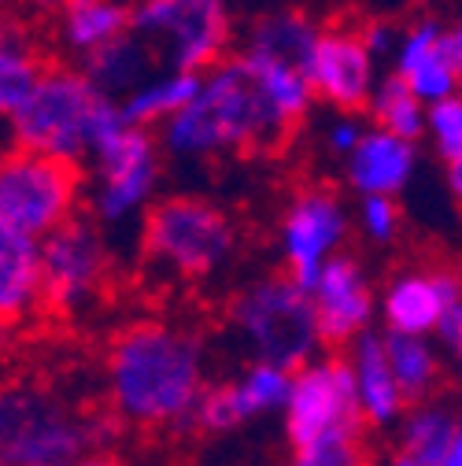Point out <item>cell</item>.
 <instances>
[{
  "label": "cell",
  "mask_w": 462,
  "mask_h": 466,
  "mask_svg": "<svg viewBox=\"0 0 462 466\" xmlns=\"http://www.w3.org/2000/svg\"><path fill=\"white\" fill-rule=\"evenodd\" d=\"M207 389L204 344L175 322H130L107 340L104 396L119 426L193 430Z\"/></svg>",
  "instance_id": "1"
},
{
  "label": "cell",
  "mask_w": 462,
  "mask_h": 466,
  "mask_svg": "<svg viewBox=\"0 0 462 466\" xmlns=\"http://www.w3.org/2000/svg\"><path fill=\"white\" fill-rule=\"evenodd\" d=\"M274 104L256 86L241 56H226L200 75L196 96L159 127L156 141L175 159H215L229 152H270L288 141Z\"/></svg>",
  "instance_id": "2"
},
{
  "label": "cell",
  "mask_w": 462,
  "mask_h": 466,
  "mask_svg": "<svg viewBox=\"0 0 462 466\" xmlns=\"http://www.w3.org/2000/svg\"><path fill=\"white\" fill-rule=\"evenodd\" d=\"M119 419L82 407L45 381H0V466H75L85 451L115 448Z\"/></svg>",
  "instance_id": "3"
},
{
  "label": "cell",
  "mask_w": 462,
  "mask_h": 466,
  "mask_svg": "<svg viewBox=\"0 0 462 466\" xmlns=\"http://www.w3.org/2000/svg\"><path fill=\"white\" fill-rule=\"evenodd\" d=\"M119 107L75 64H45L19 111L5 123L8 145L85 167L89 152L119 127Z\"/></svg>",
  "instance_id": "4"
},
{
  "label": "cell",
  "mask_w": 462,
  "mask_h": 466,
  "mask_svg": "<svg viewBox=\"0 0 462 466\" xmlns=\"http://www.w3.org/2000/svg\"><path fill=\"white\" fill-rule=\"evenodd\" d=\"M159 156L163 148L156 130L126 123H119L89 152L82 174V208H89L85 218L96 222L100 233L145 218L163 174Z\"/></svg>",
  "instance_id": "5"
},
{
  "label": "cell",
  "mask_w": 462,
  "mask_h": 466,
  "mask_svg": "<svg viewBox=\"0 0 462 466\" xmlns=\"http://www.w3.org/2000/svg\"><path fill=\"white\" fill-rule=\"evenodd\" d=\"M237 245V229L204 197H163L141 218L145 259L175 281L211 278Z\"/></svg>",
  "instance_id": "6"
},
{
  "label": "cell",
  "mask_w": 462,
  "mask_h": 466,
  "mask_svg": "<svg viewBox=\"0 0 462 466\" xmlns=\"http://www.w3.org/2000/svg\"><path fill=\"white\" fill-rule=\"evenodd\" d=\"M82 215V167L8 145L0 152V226L45 241Z\"/></svg>",
  "instance_id": "7"
},
{
  "label": "cell",
  "mask_w": 462,
  "mask_h": 466,
  "mask_svg": "<svg viewBox=\"0 0 462 466\" xmlns=\"http://www.w3.org/2000/svg\"><path fill=\"white\" fill-rule=\"evenodd\" d=\"M130 34L170 71L204 75L229 52V12L222 0H134Z\"/></svg>",
  "instance_id": "8"
},
{
  "label": "cell",
  "mask_w": 462,
  "mask_h": 466,
  "mask_svg": "<svg viewBox=\"0 0 462 466\" xmlns=\"http://www.w3.org/2000/svg\"><path fill=\"white\" fill-rule=\"evenodd\" d=\"M41 256V304L45 319H85L107 293L111 248L107 238L85 215L52 229L37 245Z\"/></svg>",
  "instance_id": "9"
},
{
  "label": "cell",
  "mask_w": 462,
  "mask_h": 466,
  "mask_svg": "<svg viewBox=\"0 0 462 466\" xmlns=\"http://www.w3.org/2000/svg\"><path fill=\"white\" fill-rule=\"evenodd\" d=\"M229 315L259 363H277L285 370L311 363V352L318 344L315 308L307 289H300L293 278H263L248 285L234 300Z\"/></svg>",
  "instance_id": "10"
},
{
  "label": "cell",
  "mask_w": 462,
  "mask_h": 466,
  "mask_svg": "<svg viewBox=\"0 0 462 466\" xmlns=\"http://www.w3.org/2000/svg\"><path fill=\"white\" fill-rule=\"evenodd\" d=\"M359 400L348 360L304 363L285 400V430L296 448L322 441H359Z\"/></svg>",
  "instance_id": "11"
},
{
  "label": "cell",
  "mask_w": 462,
  "mask_h": 466,
  "mask_svg": "<svg viewBox=\"0 0 462 466\" xmlns=\"http://www.w3.org/2000/svg\"><path fill=\"white\" fill-rule=\"evenodd\" d=\"M344 233H348V211L340 208L333 193H300L281 218V252L288 263V278L300 289H311L318 270L336 256Z\"/></svg>",
  "instance_id": "12"
},
{
  "label": "cell",
  "mask_w": 462,
  "mask_h": 466,
  "mask_svg": "<svg viewBox=\"0 0 462 466\" xmlns=\"http://www.w3.org/2000/svg\"><path fill=\"white\" fill-rule=\"evenodd\" d=\"M304 78L318 100L340 111L367 107L370 89L377 82L370 52L363 48L359 34H348V30H318L304 64Z\"/></svg>",
  "instance_id": "13"
},
{
  "label": "cell",
  "mask_w": 462,
  "mask_h": 466,
  "mask_svg": "<svg viewBox=\"0 0 462 466\" xmlns=\"http://www.w3.org/2000/svg\"><path fill=\"white\" fill-rule=\"evenodd\" d=\"M288 385H293V370L277 363H252L237 381L204 389L196 411H193V430L204 433H229L256 415H270L288 400Z\"/></svg>",
  "instance_id": "14"
},
{
  "label": "cell",
  "mask_w": 462,
  "mask_h": 466,
  "mask_svg": "<svg viewBox=\"0 0 462 466\" xmlns=\"http://www.w3.org/2000/svg\"><path fill=\"white\" fill-rule=\"evenodd\" d=\"M307 297L315 308L318 340L348 344L367 333V322L374 315V293H370V281L356 259L333 256L311 281Z\"/></svg>",
  "instance_id": "15"
},
{
  "label": "cell",
  "mask_w": 462,
  "mask_h": 466,
  "mask_svg": "<svg viewBox=\"0 0 462 466\" xmlns=\"http://www.w3.org/2000/svg\"><path fill=\"white\" fill-rule=\"evenodd\" d=\"M462 300V278L455 270H407L392 278L385 293V319L392 333L403 337H426L437 329L447 308Z\"/></svg>",
  "instance_id": "16"
},
{
  "label": "cell",
  "mask_w": 462,
  "mask_h": 466,
  "mask_svg": "<svg viewBox=\"0 0 462 466\" xmlns=\"http://www.w3.org/2000/svg\"><path fill=\"white\" fill-rule=\"evenodd\" d=\"M45 319L37 241L0 226V337H15Z\"/></svg>",
  "instance_id": "17"
},
{
  "label": "cell",
  "mask_w": 462,
  "mask_h": 466,
  "mask_svg": "<svg viewBox=\"0 0 462 466\" xmlns=\"http://www.w3.org/2000/svg\"><path fill=\"white\" fill-rule=\"evenodd\" d=\"M130 15H134V0H71L48 19L52 41L67 56V64H82L111 41L126 37Z\"/></svg>",
  "instance_id": "18"
},
{
  "label": "cell",
  "mask_w": 462,
  "mask_h": 466,
  "mask_svg": "<svg viewBox=\"0 0 462 466\" xmlns=\"http://www.w3.org/2000/svg\"><path fill=\"white\" fill-rule=\"evenodd\" d=\"M392 64H396L392 75L407 86L422 104H437L444 96H455V89H458V75L462 71L451 64L437 23H418L407 34H399Z\"/></svg>",
  "instance_id": "19"
},
{
  "label": "cell",
  "mask_w": 462,
  "mask_h": 466,
  "mask_svg": "<svg viewBox=\"0 0 462 466\" xmlns=\"http://www.w3.org/2000/svg\"><path fill=\"white\" fill-rule=\"evenodd\" d=\"M415 145L399 141L385 130H367L348 152V182L363 197H396L415 174Z\"/></svg>",
  "instance_id": "20"
},
{
  "label": "cell",
  "mask_w": 462,
  "mask_h": 466,
  "mask_svg": "<svg viewBox=\"0 0 462 466\" xmlns=\"http://www.w3.org/2000/svg\"><path fill=\"white\" fill-rule=\"evenodd\" d=\"M352 367V381H356V400H359V415L374 426H388L403 415V400L396 378H392V367H388V356H385V340L374 337V333H363L356 337V352L348 360Z\"/></svg>",
  "instance_id": "21"
},
{
  "label": "cell",
  "mask_w": 462,
  "mask_h": 466,
  "mask_svg": "<svg viewBox=\"0 0 462 466\" xmlns=\"http://www.w3.org/2000/svg\"><path fill=\"white\" fill-rule=\"evenodd\" d=\"M196 89H200V75L156 67L145 82H137L126 96L115 100V107H119V119L126 127L159 130L170 115H178L196 96Z\"/></svg>",
  "instance_id": "22"
},
{
  "label": "cell",
  "mask_w": 462,
  "mask_h": 466,
  "mask_svg": "<svg viewBox=\"0 0 462 466\" xmlns=\"http://www.w3.org/2000/svg\"><path fill=\"white\" fill-rule=\"evenodd\" d=\"M75 67H78L100 93H107L111 100H119V96H126L137 82H145L159 64L152 60V52L145 48L141 37L126 34V37H119V41H111L107 48L93 52L89 60H82V64H75Z\"/></svg>",
  "instance_id": "23"
},
{
  "label": "cell",
  "mask_w": 462,
  "mask_h": 466,
  "mask_svg": "<svg viewBox=\"0 0 462 466\" xmlns=\"http://www.w3.org/2000/svg\"><path fill=\"white\" fill-rule=\"evenodd\" d=\"M315 37H318V30H315V23L307 15H300V12H270V15H263V19H256L248 26V37H245L241 52H259V56H270V60L293 64V67L304 71Z\"/></svg>",
  "instance_id": "24"
},
{
  "label": "cell",
  "mask_w": 462,
  "mask_h": 466,
  "mask_svg": "<svg viewBox=\"0 0 462 466\" xmlns=\"http://www.w3.org/2000/svg\"><path fill=\"white\" fill-rule=\"evenodd\" d=\"M45 64H48L45 52L30 41V34L23 26L0 34V127L19 111V104L34 89L37 75L45 71Z\"/></svg>",
  "instance_id": "25"
},
{
  "label": "cell",
  "mask_w": 462,
  "mask_h": 466,
  "mask_svg": "<svg viewBox=\"0 0 462 466\" xmlns=\"http://www.w3.org/2000/svg\"><path fill=\"white\" fill-rule=\"evenodd\" d=\"M241 60L248 64L256 86L263 89V96L274 104V111L281 115L285 123L296 127L304 115L311 111L315 93H311V86H307V78H304L300 67L281 64V60H270V56H259V52H241Z\"/></svg>",
  "instance_id": "26"
},
{
  "label": "cell",
  "mask_w": 462,
  "mask_h": 466,
  "mask_svg": "<svg viewBox=\"0 0 462 466\" xmlns=\"http://www.w3.org/2000/svg\"><path fill=\"white\" fill-rule=\"evenodd\" d=\"M370 115H374V123L377 130L399 137V141H418L426 134V104L403 86L396 75H385L374 82L370 89V100H367Z\"/></svg>",
  "instance_id": "27"
},
{
  "label": "cell",
  "mask_w": 462,
  "mask_h": 466,
  "mask_svg": "<svg viewBox=\"0 0 462 466\" xmlns=\"http://www.w3.org/2000/svg\"><path fill=\"white\" fill-rule=\"evenodd\" d=\"M385 340V356L392 367V378L403 392V400H422L433 392V385L440 381V360L426 344V337H403V333H388Z\"/></svg>",
  "instance_id": "28"
},
{
  "label": "cell",
  "mask_w": 462,
  "mask_h": 466,
  "mask_svg": "<svg viewBox=\"0 0 462 466\" xmlns=\"http://www.w3.org/2000/svg\"><path fill=\"white\" fill-rule=\"evenodd\" d=\"M455 415L444 411V407H418V411L403 422V444L399 451L411 455L426 466H440L447 448H451V437H455Z\"/></svg>",
  "instance_id": "29"
},
{
  "label": "cell",
  "mask_w": 462,
  "mask_h": 466,
  "mask_svg": "<svg viewBox=\"0 0 462 466\" xmlns=\"http://www.w3.org/2000/svg\"><path fill=\"white\" fill-rule=\"evenodd\" d=\"M426 134L433 137L437 152L455 163L462 159V100L444 96L437 104H426Z\"/></svg>",
  "instance_id": "30"
},
{
  "label": "cell",
  "mask_w": 462,
  "mask_h": 466,
  "mask_svg": "<svg viewBox=\"0 0 462 466\" xmlns=\"http://www.w3.org/2000/svg\"><path fill=\"white\" fill-rule=\"evenodd\" d=\"M293 466H370V462L359 441H322V444L296 448Z\"/></svg>",
  "instance_id": "31"
},
{
  "label": "cell",
  "mask_w": 462,
  "mask_h": 466,
  "mask_svg": "<svg viewBox=\"0 0 462 466\" xmlns=\"http://www.w3.org/2000/svg\"><path fill=\"white\" fill-rule=\"evenodd\" d=\"M359 218H363V229L370 241H392L399 229V208L392 197H363Z\"/></svg>",
  "instance_id": "32"
},
{
  "label": "cell",
  "mask_w": 462,
  "mask_h": 466,
  "mask_svg": "<svg viewBox=\"0 0 462 466\" xmlns=\"http://www.w3.org/2000/svg\"><path fill=\"white\" fill-rule=\"evenodd\" d=\"M359 41H363V48L370 52V60L377 64V60H388V56L396 52L399 30H396L392 23H385V19H377V23H367V26L359 30Z\"/></svg>",
  "instance_id": "33"
},
{
  "label": "cell",
  "mask_w": 462,
  "mask_h": 466,
  "mask_svg": "<svg viewBox=\"0 0 462 466\" xmlns=\"http://www.w3.org/2000/svg\"><path fill=\"white\" fill-rule=\"evenodd\" d=\"M363 134H367V127L356 119L352 111H344L340 119L329 127V148H333L336 156H348V152L359 145V137H363Z\"/></svg>",
  "instance_id": "34"
},
{
  "label": "cell",
  "mask_w": 462,
  "mask_h": 466,
  "mask_svg": "<svg viewBox=\"0 0 462 466\" xmlns=\"http://www.w3.org/2000/svg\"><path fill=\"white\" fill-rule=\"evenodd\" d=\"M444 344H451V348H458L462 344V300L455 304V308H447L444 311V319L437 322V329H433Z\"/></svg>",
  "instance_id": "35"
},
{
  "label": "cell",
  "mask_w": 462,
  "mask_h": 466,
  "mask_svg": "<svg viewBox=\"0 0 462 466\" xmlns=\"http://www.w3.org/2000/svg\"><path fill=\"white\" fill-rule=\"evenodd\" d=\"M12 5H15V15L23 19H52L71 0H12Z\"/></svg>",
  "instance_id": "36"
},
{
  "label": "cell",
  "mask_w": 462,
  "mask_h": 466,
  "mask_svg": "<svg viewBox=\"0 0 462 466\" xmlns=\"http://www.w3.org/2000/svg\"><path fill=\"white\" fill-rule=\"evenodd\" d=\"M440 37H444V48H447V56H451V64L462 71V19H458L451 30H440Z\"/></svg>",
  "instance_id": "37"
},
{
  "label": "cell",
  "mask_w": 462,
  "mask_h": 466,
  "mask_svg": "<svg viewBox=\"0 0 462 466\" xmlns=\"http://www.w3.org/2000/svg\"><path fill=\"white\" fill-rule=\"evenodd\" d=\"M75 466H123V462L115 455V448H96V451H85Z\"/></svg>",
  "instance_id": "38"
},
{
  "label": "cell",
  "mask_w": 462,
  "mask_h": 466,
  "mask_svg": "<svg viewBox=\"0 0 462 466\" xmlns=\"http://www.w3.org/2000/svg\"><path fill=\"white\" fill-rule=\"evenodd\" d=\"M440 466H462V419L455 422V437H451V448H447Z\"/></svg>",
  "instance_id": "39"
},
{
  "label": "cell",
  "mask_w": 462,
  "mask_h": 466,
  "mask_svg": "<svg viewBox=\"0 0 462 466\" xmlns=\"http://www.w3.org/2000/svg\"><path fill=\"white\" fill-rule=\"evenodd\" d=\"M19 26V15H15V5L12 0H0V34H8Z\"/></svg>",
  "instance_id": "40"
},
{
  "label": "cell",
  "mask_w": 462,
  "mask_h": 466,
  "mask_svg": "<svg viewBox=\"0 0 462 466\" xmlns=\"http://www.w3.org/2000/svg\"><path fill=\"white\" fill-rule=\"evenodd\" d=\"M451 170H447V182H451V189H455V197L462 200V159H455V163H447Z\"/></svg>",
  "instance_id": "41"
},
{
  "label": "cell",
  "mask_w": 462,
  "mask_h": 466,
  "mask_svg": "<svg viewBox=\"0 0 462 466\" xmlns=\"http://www.w3.org/2000/svg\"><path fill=\"white\" fill-rule=\"evenodd\" d=\"M388 466H426V462H418V459H411V455H403V451H396V455L388 459Z\"/></svg>",
  "instance_id": "42"
},
{
  "label": "cell",
  "mask_w": 462,
  "mask_h": 466,
  "mask_svg": "<svg viewBox=\"0 0 462 466\" xmlns=\"http://www.w3.org/2000/svg\"><path fill=\"white\" fill-rule=\"evenodd\" d=\"M8 148V134H5V127H0V152Z\"/></svg>",
  "instance_id": "43"
},
{
  "label": "cell",
  "mask_w": 462,
  "mask_h": 466,
  "mask_svg": "<svg viewBox=\"0 0 462 466\" xmlns=\"http://www.w3.org/2000/svg\"><path fill=\"white\" fill-rule=\"evenodd\" d=\"M455 96H458V100H462V75H458V89H455Z\"/></svg>",
  "instance_id": "44"
},
{
  "label": "cell",
  "mask_w": 462,
  "mask_h": 466,
  "mask_svg": "<svg viewBox=\"0 0 462 466\" xmlns=\"http://www.w3.org/2000/svg\"><path fill=\"white\" fill-rule=\"evenodd\" d=\"M458 360H462V344H458Z\"/></svg>",
  "instance_id": "45"
}]
</instances>
